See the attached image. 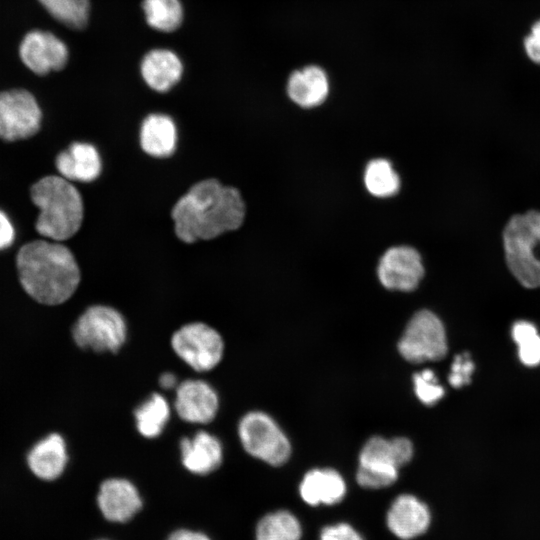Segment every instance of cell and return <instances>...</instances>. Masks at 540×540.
I'll return each mask as SVG.
<instances>
[{"label": "cell", "mask_w": 540, "mask_h": 540, "mask_svg": "<svg viewBox=\"0 0 540 540\" xmlns=\"http://www.w3.org/2000/svg\"><path fill=\"white\" fill-rule=\"evenodd\" d=\"M177 237L185 243L210 240L238 229L245 217L240 192L216 179L194 184L172 209Z\"/></svg>", "instance_id": "6da1fadb"}, {"label": "cell", "mask_w": 540, "mask_h": 540, "mask_svg": "<svg viewBox=\"0 0 540 540\" xmlns=\"http://www.w3.org/2000/svg\"><path fill=\"white\" fill-rule=\"evenodd\" d=\"M20 283L35 301L58 305L67 301L80 283V270L72 252L57 241L34 240L16 256Z\"/></svg>", "instance_id": "7a4b0ae2"}, {"label": "cell", "mask_w": 540, "mask_h": 540, "mask_svg": "<svg viewBox=\"0 0 540 540\" xmlns=\"http://www.w3.org/2000/svg\"><path fill=\"white\" fill-rule=\"evenodd\" d=\"M32 202L39 209L37 232L53 241L71 238L80 229L84 216L80 193L69 180L49 175L30 189Z\"/></svg>", "instance_id": "3957f363"}, {"label": "cell", "mask_w": 540, "mask_h": 540, "mask_svg": "<svg viewBox=\"0 0 540 540\" xmlns=\"http://www.w3.org/2000/svg\"><path fill=\"white\" fill-rule=\"evenodd\" d=\"M506 265L525 288L540 287V260L535 248L540 245V210L514 214L502 232Z\"/></svg>", "instance_id": "277c9868"}, {"label": "cell", "mask_w": 540, "mask_h": 540, "mask_svg": "<svg viewBox=\"0 0 540 540\" xmlns=\"http://www.w3.org/2000/svg\"><path fill=\"white\" fill-rule=\"evenodd\" d=\"M412 455L413 446L407 438L372 437L360 452L357 482L372 489L390 486L397 480L399 468L408 463Z\"/></svg>", "instance_id": "5b68a950"}, {"label": "cell", "mask_w": 540, "mask_h": 540, "mask_svg": "<svg viewBox=\"0 0 540 540\" xmlns=\"http://www.w3.org/2000/svg\"><path fill=\"white\" fill-rule=\"evenodd\" d=\"M127 325L122 314L113 307L94 305L76 320L72 337L82 349L96 352H117L126 340Z\"/></svg>", "instance_id": "8992f818"}, {"label": "cell", "mask_w": 540, "mask_h": 540, "mask_svg": "<svg viewBox=\"0 0 540 540\" xmlns=\"http://www.w3.org/2000/svg\"><path fill=\"white\" fill-rule=\"evenodd\" d=\"M238 435L247 453L270 465L280 466L290 457L288 438L264 412L252 411L245 414L239 422Z\"/></svg>", "instance_id": "52a82bcc"}, {"label": "cell", "mask_w": 540, "mask_h": 540, "mask_svg": "<svg viewBox=\"0 0 540 540\" xmlns=\"http://www.w3.org/2000/svg\"><path fill=\"white\" fill-rule=\"evenodd\" d=\"M174 352L198 372L216 367L224 353V342L213 327L203 322L183 325L171 337Z\"/></svg>", "instance_id": "ba28073f"}, {"label": "cell", "mask_w": 540, "mask_h": 540, "mask_svg": "<svg viewBox=\"0 0 540 540\" xmlns=\"http://www.w3.org/2000/svg\"><path fill=\"white\" fill-rule=\"evenodd\" d=\"M398 349L412 363L442 359L447 354L446 333L442 322L431 311H418L409 321Z\"/></svg>", "instance_id": "9c48e42d"}, {"label": "cell", "mask_w": 540, "mask_h": 540, "mask_svg": "<svg viewBox=\"0 0 540 540\" xmlns=\"http://www.w3.org/2000/svg\"><path fill=\"white\" fill-rule=\"evenodd\" d=\"M42 112L37 100L25 89L0 92V138L27 139L40 129Z\"/></svg>", "instance_id": "30bf717a"}, {"label": "cell", "mask_w": 540, "mask_h": 540, "mask_svg": "<svg viewBox=\"0 0 540 540\" xmlns=\"http://www.w3.org/2000/svg\"><path fill=\"white\" fill-rule=\"evenodd\" d=\"M19 56L29 70L43 76L62 69L68 62L69 50L52 32L32 30L23 37Z\"/></svg>", "instance_id": "8fae6325"}, {"label": "cell", "mask_w": 540, "mask_h": 540, "mask_svg": "<svg viewBox=\"0 0 540 540\" xmlns=\"http://www.w3.org/2000/svg\"><path fill=\"white\" fill-rule=\"evenodd\" d=\"M377 274L381 284L387 289L412 291L424 276V266L416 249L396 246L382 255Z\"/></svg>", "instance_id": "7c38bea8"}, {"label": "cell", "mask_w": 540, "mask_h": 540, "mask_svg": "<svg viewBox=\"0 0 540 540\" xmlns=\"http://www.w3.org/2000/svg\"><path fill=\"white\" fill-rule=\"evenodd\" d=\"M218 407V395L206 381L189 379L177 385L175 410L182 420L207 424L215 418Z\"/></svg>", "instance_id": "4fadbf2b"}, {"label": "cell", "mask_w": 540, "mask_h": 540, "mask_svg": "<svg viewBox=\"0 0 540 540\" xmlns=\"http://www.w3.org/2000/svg\"><path fill=\"white\" fill-rule=\"evenodd\" d=\"M97 504L105 519L124 523L141 509L142 500L137 488L129 480L110 478L100 485Z\"/></svg>", "instance_id": "5bb4252c"}, {"label": "cell", "mask_w": 540, "mask_h": 540, "mask_svg": "<svg viewBox=\"0 0 540 540\" xmlns=\"http://www.w3.org/2000/svg\"><path fill=\"white\" fill-rule=\"evenodd\" d=\"M386 523L396 537L410 540L428 530L431 513L429 507L414 495L402 494L392 502Z\"/></svg>", "instance_id": "9a60e30c"}, {"label": "cell", "mask_w": 540, "mask_h": 540, "mask_svg": "<svg viewBox=\"0 0 540 540\" xmlns=\"http://www.w3.org/2000/svg\"><path fill=\"white\" fill-rule=\"evenodd\" d=\"M329 92V76L320 65L308 64L297 68L289 74L286 81L288 98L305 109L323 104Z\"/></svg>", "instance_id": "2e32d148"}, {"label": "cell", "mask_w": 540, "mask_h": 540, "mask_svg": "<svg viewBox=\"0 0 540 540\" xmlns=\"http://www.w3.org/2000/svg\"><path fill=\"white\" fill-rule=\"evenodd\" d=\"M68 462L64 438L52 433L35 444L27 455L30 472L39 480L51 482L64 472Z\"/></svg>", "instance_id": "e0dca14e"}, {"label": "cell", "mask_w": 540, "mask_h": 540, "mask_svg": "<svg viewBox=\"0 0 540 540\" xmlns=\"http://www.w3.org/2000/svg\"><path fill=\"white\" fill-rule=\"evenodd\" d=\"M181 460L191 473L206 475L216 470L223 458L221 442L207 431H198L180 442Z\"/></svg>", "instance_id": "ac0fdd59"}, {"label": "cell", "mask_w": 540, "mask_h": 540, "mask_svg": "<svg viewBox=\"0 0 540 540\" xmlns=\"http://www.w3.org/2000/svg\"><path fill=\"white\" fill-rule=\"evenodd\" d=\"M140 71L145 83L157 92H167L181 79L183 64L170 49L155 48L141 60Z\"/></svg>", "instance_id": "d6986e66"}, {"label": "cell", "mask_w": 540, "mask_h": 540, "mask_svg": "<svg viewBox=\"0 0 540 540\" xmlns=\"http://www.w3.org/2000/svg\"><path fill=\"white\" fill-rule=\"evenodd\" d=\"M56 168L67 180L91 182L101 172V159L89 143L74 142L56 157Z\"/></svg>", "instance_id": "ffe728a7"}, {"label": "cell", "mask_w": 540, "mask_h": 540, "mask_svg": "<svg viewBox=\"0 0 540 540\" xmlns=\"http://www.w3.org/2000/svg\"><path fill=\"white\" fill-rule=\"evenodd\" d=\"M299 492L301 498L309 505H334L344 498L346 484L334 469H313L303 477Z\"/></svg>", "instance_id": "44dd1931"}, {"label": "cell", "mask_w": 540, "mask_h": 540, "mask_svg": "<svg viewBox=\"0 0 540 540\" xmlns=\"http://www.w3.org/2000/svg\"><path fill=\"white\" fill-rule=\"evenodd\" d=\"M177 132L173 120L164 114H150L142 123L140 143L153 157H168L176 147Z\"/></svg>", "instance_id": "7402d4cb"}, {"label": "cell", "mask_w": 540, "mask_h": 540, "mask_svg": "<svg viewBox=\"0 0 540 540\" xmlns=\"http://www.w3.org/2000/svg\"><path fill=\"white\" fill-rule=\"evenodd\" d=\"M138 432L146 438L159 436L170 417V406L161 394L152 393L134 412Z\"/></svg>", "instance_id": "603a6c76"}, {"label": "cell", "mask_w": 540, "mask_h": 540, "mask_svg": "<svg viewBox=\"0 0 540 540\" xmlns=\"http://www.w3.org/2000/svg\"><path fill=\"white\" fill-rule=\"evenodd\" d=\"M299 520L289 511L279 510L263 516L257 523L256 540H300Z\"/></svg>", "instance_id": "cb8c5ba5"}, {"label": "cell", "mask_w": 540, "mask_h": 540, "mask_svg": "<svg viewBox=\"0 0 540 540\" xmlns=\"http://www.w3.org/2000/svg\"><path fill=\"white\" fill-rule=\"evenodd\" d=\"M146 22L160 32H173L183 21V6L180 0H142Z\"/></svg>", "instance_id": "d4e9b609"}, {"label": "cell", "mask_w": 540, "mask_h": 540, "mask_svg": "<svg viewBox=\"0 0 540 540\" xmlns=\"http://www.w3.org/2000/svg\"><path fill=\"white\" fill-rule=\"evenodd\" d=\"M366 189L375 197H390L397 193L400 179L392 164L386 159L371 160L364 172Z\"/></svg>", "instance_id": "484cf974"}, {"label": "cell", "mask_w": 540, "mask_h": 540, "mask_svg": "<svg viewBox=\"0 0 540 540\" xmlns=\"http://www.w3.org/2000/svg\"><path fill=\"white\" fill-rule=\"evenodd\" d=\"M44 9L58 22L72 28L86 26L90 14L89 0H38Z\"/></svg>", "instance_id": "4316f807"}, {"label": "cell", "mask_w": 540, "mask_h": 540, "mask_svg": "<svg viewBox=\"0 0 540 540\" xmlns=\"http://www.w3.org/2000/svg\"><path fill=\"white\" fill-rule=\"evenodd\" d=\"M511 334L518 346L520 361L529 367L540 364V335L536 327L528 321H517Z\"/></svg>", "instance_id": "83f0119b"}, {"label": "cell", "mask_w": 540, "mask_h": 540, "mask_svg": "<svg viewBox=\"0 0 540 540\" xmlns=\"http://www.w3.org/2000/svg\"><path fill=\"white\" fill-rule=\"evenodd\" d=\"M415 393L425 405H433L444 395L443 387L437 382L435 374L430 369L422 370L413 376Z\"/></svg>", "instance_id": "f1b7e54d"}, {"label": "cell", "mask_w": 540, "mask_h": 540, "mask_svg": "<svg viewBox=\"0 0 540 540\" xmlns=\"http://www.w3.org/2000/svg\"><path fill=\"white\" fill-rule=\"evenodd\" d=\"M474 364L468 353L459 354L454 358L449 375V383L460 388L470 382Z\"/></svg>", "instance_id": "f546056e"}, {"label": "cell", "mask_w": 540, "mask_h": 540, "mask_svg": "<svg viewBox=\"0 0 540 540\" xmlns=\"http://www.w3.org/2000/svg\"><path fill=\"white\" fill-rule=\"evenodd\" d=\"M320 540H364L351 525L338 523L322 529Z\"/></svg>", "instance_id": "4dcf8cb0"}, {"label": "cell", "mask_w": 540, "mask_h": 540, "mask_svg": "<svg viewBox=\"0 0 540 540\" xmlns=\"http://www.w3.org/2000/svg\"><path fill=\"white\" fill-rule=\"evenodd\" d=\"M524 45L529 58L540 64V21L533 25L531 33L525 39Z\"/></svg>", "instance_id": "1f68e13d"}, {"label": "cell", "mask_w": 540, "mask_h": 540, "mask_svg": "<svg viewBox=\"0 0 540 540\" xmlns=\"http://www.w3.org/2000/svg\"><path fill=\"white\" fill-rule=\"evenodd\" d=\"M15 237L14 227L8 216L0 210V250L12 245Z\"/></svg>", "instance_id": "d6a6232c"}, {"label": "cell", "mask_w": 540, "mask_h": 540, "mask_svg": "<svg viewBox=\"0 0 540 540\" xmlns=\"http://www.w3.org/2000/svg\"><path fill=\"white\" fill-rule=\"evenodd\" d=\"M166 540H211L206 534L188 529H178L172 532Z\"/></svg>", "instance_id": "836d02e7"}, {"label": "cell", "mask_w": 540, "mask_h": 540, "mask_svg": "<svg viewBox=\"0 0 540 540\" xmlns=\"http://www.w3.org/2000/svg\"><path fill=\"white\" fill-rule=\"evenodd\" d=\"M159 384L163 389H172L177 386V378L173 373L165 372L160 376Z\"/></svg>", "instance_id": "e575fe53"}]
</instances>
